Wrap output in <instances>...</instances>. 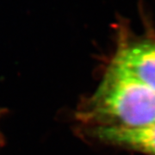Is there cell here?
Listing matches in <instances>:
<instances>
[{
    "instance_id": "6da1fadb",
    "label": "cell",
    "mask_w": 155,
    "mask_h": 155,
    "mask_svg": "<svg viewBox=\"0 0 155 155\" xmlns=\"http://www.w3.org/2000/svg\"><path fill=\"white\" fill-rule=\"evenodd\" d=\"M78 116L95 126L149 125L155 122V91L111 63Z\"/></svg>"
},
{
    "instance_id": "7a4b0ae2",
    "label": "cell",
    "mask_w": 155,
    "mask_h": 155,
    "mask_svg": "<svg viewBox=\"0 0 155 155\" xmlns=\"http://www.w3.org/2000/svg\"><path fill=\"white\" fill-rule=\"evenodd\" d=\"M121 41L111 63L122 67L140 82L155 91V39L131 37L120 23Z\"/></svg>"
},
{
    "instance_id": "3957f363",
    "label": "cell",
    "mask_w": 155,
    "mask_h": 155,
    "mask_svg": "<svg viewBox=\"0 0 155 155\" xmlns=\"http://www.w3.org/2000/svg\"><path fill=\"white\" fill-rule=\"evenodd\" d=\"M91 135L103 142L155 155V122L140 127L95 126Z\"/></svg>"
},
{
    "instance_id": "277c9868",
    "label": "cell",
    "mask_w": 155,
    "mask_h": 155,
    "mask_svg": "<svg viewBox=\"0 0 155 155\" xmlns=\"http://www.w3.org/2000/svg\"><path fill=\"white\" fill-rule=\"evenodd\" d=\"M0 116H1V113H0Z\"/></svg>"
}]
</instances>
